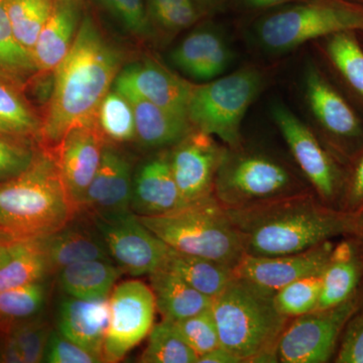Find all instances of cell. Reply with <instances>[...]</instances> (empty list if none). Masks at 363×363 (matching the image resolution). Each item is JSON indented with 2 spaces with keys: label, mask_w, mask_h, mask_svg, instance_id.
<instances>
[{
  "label": "cell",
  "mask_w": 363,
  "mask_h": 363,
  "mask_svg": "<svg viewBox=\"0 0 363 363\" xmlns=\"http://www.w3.org/2000/svg\"><path fill=\"white\" fill-rule=\"evenodd\" d=\"M52 274L42 238L16 240L0 267V291L45 281Z\"/></svg>",
  "instance_id": "83f0119b"
},
{
  "label": "cell",
  "mask_w": 363,
  "mask_h": 363,
  "mask_svg": "<svg viewBox=\"0 0 363 363\" xmlns=\"http://www.w3.org/2000/svg\"><path fill=\"white\" fill-rule=\"evenodd\" d=\"M359 214L363 215V209H362V212H360V213H359Z\"/></svg>",
  "instance_id": "681fc988"
},
{
  "label": "cell",
  "mask_w": 363,
  "mask_h": 363,
  "mask_svg": "<svg viewBox=\"0 0 363 363\" xmlns=\"http://www.w3.org/2000/svg\"><path fill=\"white\" fill-rule=\"evenodd\" d=\"M306 92L313 113L329 133L350 140L362 135L357 114L317 71L307 74Z\"/></svg>",
  "instance_id": "603a6c76"
},
{
  "label": "cell",
  "mask_w": 363,
  "mask_h": 363,
  "mask_svg": "<svg viewBox=\"0 0 363 363\" xmlns=\"http://www.w3.org/2000/svg\"><path fill=\"white\" fill-rule=\"evenodd\" d=\"M109 324V297L83 300L67 295L58 312V331L94 353L104 362V345Z\"/></svg>",
  "instance_id": "ffe728a7"
},
{
  "label": "cell",
  "mask_w": 363,
  "mask_h": 363,
  "mask_svg": "<svg viewBox=\"0 0 363 363\" xmlns=\"http://www.w3.org/2000/svg\"><path fill=\"white\" fill-rule=\"evenodd\" d=\"M42 124L20 86L0 77V133L28 140L40 138Z\"/></svg>",
  "instance_id": "f1b7e54d"
},
{
  "label": "cell",
  "mask_w": 363,
  "mask_h": 363,
  "mask_svg": "<svg viewBox=\"0 0 363 363\" xmlns=\"http://www.w3.org/2000/svg\"><path fill=\"white\" fill-rule=\"evenodd\" d=\"M335 353V362L363 363V302L344 327Z\"/></svg>",
  "instance_id": "60d3db41"
},
{
  "label": "cell",
  "mask_w": 363,
  "mask_h": 363,
  "mask_svg": "<svg viewBox=\"0 0 363 363\" xmlns=\"http://www.w3.org/2000/svg\"><path fill=\"white\" fill-rule=\"evenodd\" d=\"M233 60L231 50L222 35L213 28L196 30L183 39L171 52L178 70L195 80L218 77Z\"/></svg>",
  "instance_id": "44dd1931"
},
{
  "label": "cell",
  "mask_w": 363,
  "mask_h": 363,
  "mask_svg": "<svg viewBox=\"0 0 363 363\" xmlns=\"http://www.w3.org/2000/svg\"><path fill=\"white\" fill-rule=\"evenodd\" d=\"M362 302L363 284L342 304L293 318L279 338L277 348L278 362H328L337 350L344 327Z\"/></svg>",
  "instance_id": "9c48e42d"
},
{
  "label": "cell",
  "mask_w": 363,
  "mask_h": 363,
  "mask_svg": "<svg viewBox=\"0 0 363 363\" xmlns=\"http://www.w3.org/2000/svg\"><path fill=\"white\" fill-rule=\"evenodd\" d=\"M96 123L104 138L114 143L135 140V113L128 98L116 89L105 95L96 113Z\"/></svg>",
  "instance_id": "d6a6232c"
},
{
  "label": "cell",
  "mask_w": 363,
  "mask_h": 363,
  "mask_svg": "<svg viewBox=\"0 0 363 363\" xmlns=\"http://www.w3.org/2000/svg\"><path fill=\"white\" fill-rule=\"evenodd\" d=\"M81 21V0H55L51 16L33 50L38 73L54 71L65 58L77 35Z\"/></svg>",
  "instance_id": "7402d4cb"
},
{
  "label": "cell",
  "mask_w": 363,
  "mask_h": 363,
  "mask_svg": "<svg viewBox=\"0 0 363 363\" xmlns=\"http://www.w3.org/2000/svg\"><path fill=\"white\" fill-rule=\"evenodd\" d=\"M16 240V238L0 233V267L4 266V262H6L11 252H13V247Z\"/></svg>",
  "instance_id": "bcb514c9"
},
{
  "label": "cell",
  "mask_w": 363,
  "mask_h": 363,
  "mask_svg": "<svg viewBox=\"0 0 363 363\" xmlns=\"http://www.w3.org/2000/svg\"><path fill=\"white\" fill-rule=\"evenodd\" d=\"M274 293L235 276L212 300L221 347L242 362H278L277 348L289 318L274 304Z\"/></svg>",
  "instance_id": "277c9868"
},
{
  "label": "cell",
  "mask_w": 363,
  "mask_h": 363,
  "mask_svg": "<svg viewBox=\"0 0 363 363\" xmlns=\"http://www.w3.org/2000/svg\"><path fill=\"white\" fill-rule=\"evenodd\" d=\"M243 6L252 9H271L285 4L292 0H240Z\"/></svg>",
  "instance_id": "7dc6e473"
},
{
  "label": "cell",
  "mask_w": 363,
  "mask_h": 363,
  "mask_svg": "<svg viewBox=\"0 0 363 363\" xmlns=\"http://www.w3.org/2000/svg\"><path fill=\"white\" fill-rule=\"evenodd\" d=\"M86 216L94 224L112 262L121 271L133 277L150 276L164 266L169 245L143 225L133 211Z\"/></svg>",
  "instance_id": "30bf717a"
},
{
  "label": "cell",
  "mask_w": 363,
  "mask_h": 363,
  "mask_svg": "<svg viewBox=\"0 0 363 363\" xmlns=\"http://www.w3.org/2000/svg\"><path fill=\"white\" fill-rule=\"evenodd\" d=\"M155 21L168 32H179L192 26L199 18L197 9L192 2L171 4L150 9Z\"/></svg>",
  "instance_id": "7bdbcfd3"
},
{
  "label": "cell",
  "mask_w": 363,
  "mask_h": 363,
  "mask_svg": "<svg viewBox=\"0 0 363 363\" xmlns=\"http://www.w3.org/2000/svg\"><path fill=\"white\" fill-rule=\"evenodd\" d=\"M45 281L0 291V329L38 316L47 302Z\"/></svg>",
  "instance_id": "836d02e7"
},
{
  "label": "cell",
  "mask_w": 363,
  "mask_h": 363,
  "mask_svg": "<svg viewBox=\"0 0 363 363\" xmlns=\"http://www.w3.org/2000/svg\"><path fill=\"white\" fill-rule=\"evenodd\" d=\"M174 323L182 338L195 351L198 357L221 346L211 308L194 316L174 321Z\"/></svg>",
  "instance_id": "74e56055"
},
{
  "label": "cell",
  "mask_w": 363,
  "mask_h": 363,
  "mask_svg": "<svg viewBox=\"0 0 363 363\" xmlns=\"http://www.w3.org/2000/svg\"><path fill=\"white\" fill-rule=\"evenodd\" d=\"M37 152L28 140L0 133V182L23 173L32 164Z\"/></svg>",
  "instance_id": "f35d334b"
},
{
  "label": "cell",
  "mask_w": 363,
  "mask_h": 363,
  "mask_svg": "<svg viewBox=\"0 0 363 363\" xmlns=\"http://www.w3.org/2000/svg\"><path fill=\"white\" fill-rule=\"evenodd\" d=\"M357 30H363V9L314 0L267 14L255 25V35L264 50L281 54L317 38Z\"/></svg>",
  "instance_id": "52a82bcc"
},
{
  "label": "cell",
  "mask_w": 363,
  "mask_h": 363,
  "mask_svg": "<svg viewBox=\"0 0 363 363\" xmlns=\"http://www.w3.org/2000/svg\"><path fill=\"white\" fill-rule=\"evenodd\" d=\"M238 149L225 150L215 176L214 198L224 209H242L306 193L283 162Z\"/></svg>",
  "instance_id": "8992f818"
},
{
  "label": "cell",
  "mask_w": 363,
  "mask_h": 363,
  "mask_svg": "<svg viewBox=\"0 0 363 363\" xmlns=\"http://www.w3.org/2000/svg\"><path fill=\"white\" fill-rule=\"evenodd\" d=\"M157 307L152 288L140 279L119 284L109 296V324L104 362H118L149 336Z\"/></svg>",
  "instance_id": "8fae6325"
},
{
  "label": "cell",
  "mask_w": 363,
  "mask_h": 363,
  "mask_svg": "<svg viewBox=\"0 0 363 363\" xmlns=\"http://www.w3.org/2000/svg\"><path fill=\"white\" fill-rule=\"evenodd\" d=\"M322 274L298 279L276 291L274 304L279 313L292 319L315 311L321 294Z\"/></svg>",
  "instance_id": "e575fe53"
},
{
  "label": "cell",
  "mask_w": 363,
  "mask_h": 363,
  "mask_svg": "<svg viewBox=\"0 0 363 363\" xmlns=\"http://www.w3.org/2000/svg\"><path fill=\"white\" fill-rule=\"evenodd\" d=\"M169 152L172 173L184 199L188 203L214 197V181L225 150L212 135L193 130Z\"/></svg>",
  "instance_id": "5bb4252c"
},
{
  "label": "cell",
  "mask_w": 363,
  "mask_h": 363,
  "mask_svg": "<svg viewBox=\"0 0 363 363\" xmlns=\"http://www.w3.org/2000/svg\"><path fill=\"white\" fill-rule=\"evenodd\" d=\"M123 52L86 13L70 51L55 69L40 140L55 147L76 126L96 121L99 105L121 70Z\"/></svg>",
  "instance_id": "6da1fadb"
},
{
  "label": "cell",
  "mask_w": 363,
  "mask_h": 363,
  "mask_svg": "<svg viewBox=\"0 0 363 363\" xmlns=\"http://www.w3.org/2000/svg\"><path fill=\"white\" fill-rule=\"evenodd\" d=\"M192 0H149L150 9L155 7L171 6V4H188Z\"/></svg>",
  "instance_id": "c3c4849f"
},
{
  "label": "cell",
  "mask_w": 363,
  "mask_h": 363,
  "mask_svg": "<svg viewBox=\"0 0 363 363\" xmlns=\"http://www.w3.org/2000/svg\"><path fill=\"white\" fill-rule=\"evenodd\" d=\"M44 362L49 363H99L102 362L97 355L85 350L82 346L65 337L59 331L51 332L47 347H45Z\"/></svg>",
  "instance_id": "b9f144b4"
},
{
  "label": "cell",
  "mask_w": 363,
  "mask_h": 363,
  "mask_svg": "<svg viewBox=\"0 0 363 363\" xmlns=\"http://www.w3.org/2000/svg\"><path fill=\"white\" fill-rule=\"evenodd\" d=\"M75 215L51 150H38L23 173L0 182V233L16 240L45 238Z\"/></svg>",
  "instance_id": "3957f363"
},
{
  "label": "cell",
  "mask_w": 363,
  "mask_h": 363,
  "mask_svg": "<svg viewBox=\"0 0 363 363\" xmlns=\"http://www.w3.org/2000/svg\"><path fill=\"white\" fill-rule=\"evenodd\" d=\"M138 217L177 252L216 260L233 269L245 255L240 234L214 197L191 203L172 213Z\"/></svg>",
  "instance_id": "5b68a950"
},
{
  "label": "cell",
  "mask_w": 363,
  "mask_h": 363,
  "mask_svg": "<svg viewBox=\"0 0 363 363\" xmlns=\"http://www.w3.org/2000/svg\"><path fill=\"white\" fill-rule=\"evenodd\" d=\"M327 52L343 77L363 97V50L352 32L330 35Z\"/></svg>",
  "instance_id": "d590c367"
},
{
  "label": "cell",
  "mask_w": 363,
  "mask_h": 363,
  "mask_svg": "<svg viewBox=\"0 0 363 363\" xmlns=\"http://www.w3.org/2000/svg\"><path fill=\"white\" fill-rule=\"evenodd\" d=\"M111 16L135 37L145 38L150 33V20L143 0H97Z\"/></svg>",
  "instance_id": "ab89813d"
},
{
  "label": "cell",
  "mask_w": 363,
  "mask_h": 363,
  "mask_svg": "<svg viewBox=\"0 0 363 363\" xmlns=\"http://www.w3.org/2000/svg\"><path fill=\"white\" fill-rule=\"evenodd\" d=\"M272 114L294 159L320 200L328 206L338 208L343 185L335 162L312 130L290 109L276 104L272 106Z\"/></svg>",
  "instance_id": "7c38bea8"
},
{
  "label": "cell",
  "mask_w": 363,
  "mask_h": 363,
  "mask_svg": "<svg viewBox=\"0 0 363 363\" xmlns=\"http://www.w3.org/2000/svg\"><path fill=\"white\" fill-rule=\"evenodd\" d=\"M126 97L135 113V140L145 149L174 147L194 130L188 117L179 116L140 98Z\"/></svg>",
  "instance_id": "cb8c5ba5"
},
{
  "label": "cell",
  "mask_w": 363,
  "mask_h": 363,
  "mask_svg": "<svg viewBox=\"0 0 363 363\" xmlns=\"http://www.w3.org/2000/svg\"><path fill=\"white\" fill-rule=\"evenodd\" d=\"M162 269L173 272L198 292L214 298L235 277L233 267L169 247Z\"/></svg>",
  "instance_id": "4316f807"
},
{
  "label": "cell",
  "mask_w": 363,
  "mask_h": 363,
  "mask_svg": "<svg viewBox=\"0 0 363 363\" xmlns=\"http://www.w3.org/2000/svg\"><path fill=\"white\" fill-rule=\"evenodd\" d=\"M23 363L43 362L45 347L52 331L39 315L9 327Z\"/></svg>",
  "instance_id": "8d00e7d4"
},
{
  "label": "cell",
  "mask_w": 363,
  "mask_h": 363,
  "mask_svg": "<svg viewBox=\"0 0 363 363\" xmlns=\"http://www.w3.org/2000/svg\"><path fill=\"white\" fill-rule=\"evenodd\" d=\"M104 136L96 121L72 128L55 147L60 177L76 214L94 178L104 152Z\"/></svg>",
  "instance_id": "4fadbf2b"
},
{
  "label": "cell",
  "mask_w": 363,
  "mask_h": 363,
  "mask_svg": "<svg viewBox=\"0 0 363 363\" xmlns=\"http://www.w3.org/2000/svg\"><path fill=\"white\" fill-rule=\"evenodd\" d=\"M42 240L52 272L85 260L112 262L101 235L84 214H76L66 225Z\"/></svg>",
  "instance_id": "d6986e66"
},
{
  "label": "cell",
  "mask_w": 363,
  "mask_h": 363,
  "mask_svg": "<svg viewBox=\"0 0 363 363\" xmlns=\"http://www.w3.org/2000/svg\"><path fill=\"white\" fill-rule=\"evenodd\" d=\"M262 86L253 68L240 69L207 84L193 86L188 118L195 130L217 136L230 149L240 145V126Z\"/></svg>",
  "instance_id": "ba28073f"
},
{
  "label": "cell",
  "mask_w": 363,
  "mask_h": 363,
  "mask_svg": "<svg viewBox=\"0 0 363 363\" xmlns=\"http://www.w3.org/2000/svg\"><path fill=\"white\" fill-rule=\"evenodd\" d=\"M121 269L109 260L75 262L58 272L62 290L83 300L108 298L121 276Z\"/></svg>",
  "instance_id": "484cf974"
},
{
  "label": "cell",
  "mask_w": 363,
  "mask_h": 363,
  "mask_svg": "<svg viewBox=\"0 0 363 363\" xmlns=\"http://www.w3.org/2000/svg\"><path fill=\"white\" fill-rule=\"evenodd\" d=\"M6 4L7 0H0V77L21 87L38 71L32 54L14 37Z\"/></svg>",
  "instance_id": "f546056e"
},
{
  "label": "cell",
  "mask_w": 363,
  "mask_h": 363,
  "mask_svg": "<svg viewBox=\"0 0 363 363\" xmlns=\"http://www.w3.org/2000/svg\"><path fill=\"white\" fill-rule=\"evenodd\" d=\"M193 86L161 64L143 60L121 68L114 81L113 89L188 117Z\"/></svg>",
  "instance_id": "9a60e30c"
},
{
  "label": "cell",
  "mask_w": 363,
  "mask_h": 363,
  "mask_svg": "<svg viewBox=\"0 0 363 363\" xmlns=\"http://www.w3.org/2000/svg\"><path fill=\"white\" fill-rule=\"evenodd\" d=\"M149 277L157 311L162 319L178 321L211 308L213 298L198 292L173 272L161 269Z\"/></svg>",
  "instance_id": "d4e9b609"
},
{
  "label": "cell",
  "mask_w": 363,
  "mask_h": 363,
  "mask_svg": "<svg viewBox=\"0 0 363 363\" xmlns=\"http://www.w3.org/2000/svg\"><path fill=\"white\" fill-rule=\"evenodd\" d=\"M189 204L172 173L169 152L145 160L133 171L130 210L138 216L172 213Z\"/></svg>",
  "instance_id": "ac0fdd59"
},
{
  "label": "cell",
  "mask_w": 363,
  "mask_h": 363,
  "mask_svg": "<svg viewBox=\"0 0 363 363\" xmlns=\"http://www.w3.org/2000/svg\"><path fill=\"white\" fill-rule=\"evenodd\" d=\"M226 212L245 255L255 257L292 255L337 236L363 234V215L328 206L307 193Z\"/></svg>",
  "instance_id": "7a4b0ae2"
},
{
  "label": "cell",
  "mask_w": 363,
  "mask_h": 363,
  "mask_svg": "<svg viewBox=\"0 0 363 363\" xmlns=\"http://www.w3.org/2000/svg\"><path fill=\"white\" fill-rule=\"evenodd\" d=\"M198 358L195 351L182 338L173 320L162 319L150 332L140 362L197 363Z\"/></svg>",
  "instance_id": "1f68e13d"
},
{
  "label": "cell",
  "mask_w": 363,
  "mask_h": 363,
  "mask_svg": "<svg viewBox=\"0 0 363 363\" xmlns=\"http://www.w3.org/2000/svg\"><path fill=\"white\" fill-rule=\"evenodd\" d=\"M333 247V243L328 240L292 255L277 257L245 255L234 269V274L276 292L298 279L322 274L330 259Z\"/></svg>",
  "instance_id": "2e32d148"
},
{
  "label": "cell",
  "mask_w": 363,
  "mask_h": 363,
  "mask_svg": "<svg viewBox=\"0 0 363 363\" xmlns=\"http://www.w3.org/2000/svg\"><path fill=\"white\" fill-rule=\"evenodd\" d=\"M54 4L55 0H7V13L14 37L32 56Z\"/></svg>",
  "instance_id": "4dcf8cb0"
},
{
  "label": "cell",
  "mask_w": 363,
  "mask_h": 363,
  "mask_svg": "<svg viewBox=\"0 0 363 363\" xmlns=\"http://www.w3.org/2000/svg\"><path fill=\"white\" fill-rule=\"evenodd\" d=\"M338 208L348 213L359 214L363 209V155L358 160L347 184L343 186Z\"/></svg>",
  "instance_id": "ee69618b"
},
{
  "label": "cell",
  "mask_w": 363,
  "mask_h": 363,
  "mask_svg": "<svg viewBox=\"0 0 363 363\" xmlns=\"http://www.w3.org/2000/svg\"><path fill=\"white\" fill-rule=\"evenodd\" d=\"M133 171L130 157L112 143H105L99 168L91 182L78 213L92 215L131 211Z\"/></svg>",
  "instance_id": "e0dca14e"
},
{
  "label": "cell",
  "mask_w": 363,
  "mask_h": 363,
  "mask_svg": "<svg viewBox=\"0 0 363 363\" xmlns=\"http://www.w3.org/2000/svg\"><path fill=\"white\" fill-rule=\"evenodd\" d=\"M242 362L231 353L230 351L226 350L225 348L219 347L205 353L198 358L197 363H240Z\"/></svg>",
  "instance_id": "f6af8a7d"
}]
</instances>
